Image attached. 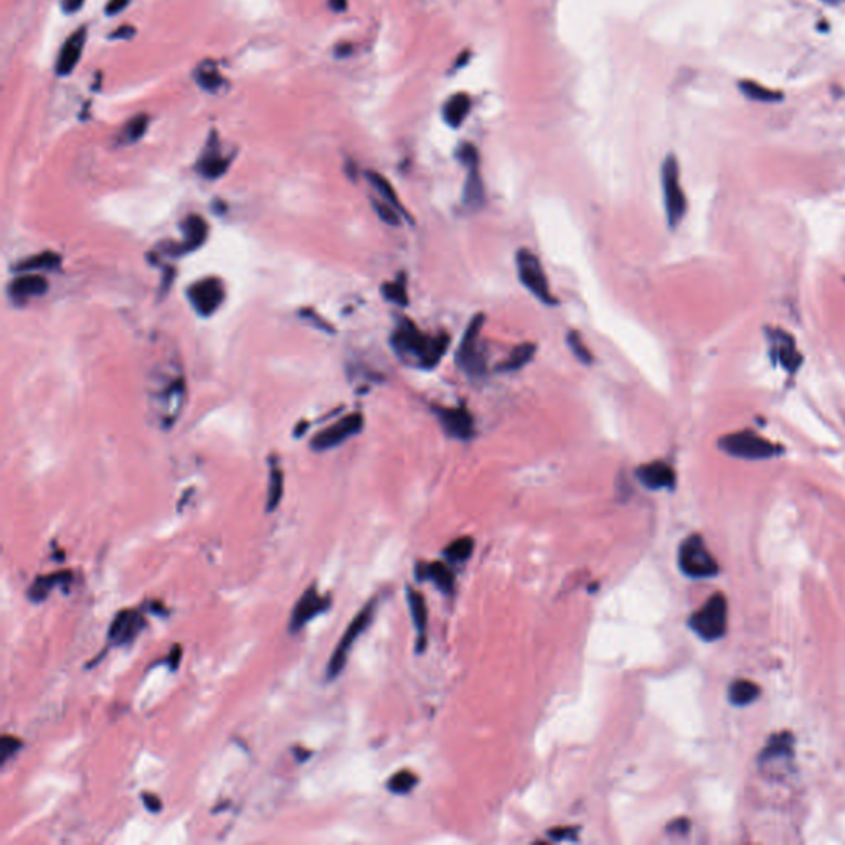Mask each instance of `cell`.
<instances>
[{"instance_id":"obj_34","label":"cell","mask_w":845,"mask_h":845,"mask_svg":"<svg viewBox=\"0 0 845 845\" xmlns=\"http://www.w3.org/2000/svg\"><path fill=\"white\" fill-rule=\"evenodd\" d=\"M382 294L385 295V299L390 300V303L400 305V308H405V305L408 304V286H406L405 274H400V276L392 283H385L382 288Z\"/></svg>"},{"instance_id":"obj_27","label":"cell","mask_w":845,"mask_h":845,"mask_svg":"<svg viewBox=\"0 0 845 845\" xmlns=\"http://www.w3.org/2000/svg\"><path fill=\"white\" fill-rule=\"evenodd\" d=\"M537 352V347L535 343H530V342H525V343H520V345H517L509 357L505 358V360L500 362V365L497 367L499 372H517V370L524 368L528 362L532 360L533 355H535Z\"/></svg>"},{"instance_id":"obj_45","label":"cell","mask_w":845,"mask_h":845,"mask_svg":"<svg viewBox=\"0 0 845 845\" xmlns=\"http://www.w3.org/2000/svg\"><path fill=\"white\" fill-rule=\"evenodd\" d=\"M303 317H305V319L310 320V322H314V325L319 327L320 330H324V332H334V329H332V325H329V322H325L324 319H322V317L315 315L314 313H310V310H304Z\"/></svg>"},{"instance_id":"obj_37","label":"cell","mask_w":845,"mask_h":845,"mask_svg":"<svg viewBox=\"0 0 845 845\" xmlns=\"http://www.w3.org/2000/svg\"><path fill=\"white\" fill-rule=\"evenodd\" d=\"M567 343L570 347V350L575 357L578 358V360L583 363V365H591L593 363V355H591L590 348L585 345L583 339H581L580 332L577 330H570L568 332V337H567Z\"/></svg>"},{"instance_id":"obj_8","label":"cell","mask_w":845,"mask_h":845,"mask_svg":"<svg viewBox=\"0 0 845 845\" xmlns=\"http://www.w3.org/2000/svg\"><path fill=\"white\" fill-rule=\"evenodd\" d=\"M517 271H519V279L530 293L548 305L557 304L558 300L550 290V284L543 271V266L535 253L522 248L517 251Z\"/></svg>"},{"instance_id":"obj_51","label":"cell","mask_w":845,"mask_h":845,"mask_svg":"<svg viewBox=\"0 0 845 845\" xmlns=\"http://www.w3.org/2000/svg\"><path fill=\"white\" fill-rule=\"evenodd\" d=\"M329 5L334 12H343L347 9V0H329Z\"/></svg>"},{"instance_id":"obj_31","label":"cell","mask_w":845,"mask_h":845,"mask_svg":"<svg viewBox=\"0 0 845 845\" xmlns=\"http://www.w3.org/2000/svg\"><path fill=\"white\" fill-rule=\"evenodd\" d=\"M759 697V687L757 684H753L752 680H744V679H739L735 680L730 685V690H728V699L733 705H748L754 702Z\"/></svg>"},{"instance_id":"obj_35","label":"cell","mask_w":845,"mask_h":845,"mask_svg":"<svg viewBox=\"0 0 845 845\" xmlns=\"http://www.w3.org/2000/svg\"><path fill=\"white\" fill-rule=\"evenodd\" d=\"M416 784H418V778H416L411 771L401 769L388 779L387 788L388 791H392L393 794H408Z\"/></svg>"},{"instance_id":"obj_25","label":"cell","mask_w":845,"mask_h":845,"mask_svg":"<svg viewBox=\"0 0 845 845\" xmlns=\"http://www.w3.org/2000/svg\"><path fill=\"white\" fill-rule=\"evenodd\" d=\"M462 198L464 205L469 208H479L484 203V183L479 173V166L469 167Z\"/></svg>"},{"instance_id":"obj_21","label":"cell","mask_w":845,"mask_h":845,"mask_svg":"<svg viewBox=\"0 0 845 845\" xmlns=\"http://www.w3.org/2000/svg\"><path fill=\"white\" fill-rule=\"evenodd\" d=\"M73 583V573L71 572H56V573H50V575H44V577H36L34 583L30 585V588L26 590V596H29V599L31 603H41V601H45L49 598L51 590L56 588V586H70Z\"/></svg>"},{"instance_id":"obj_16","label":"cell","mask_w":845,"mask_h":845,"mask_svg":"<svg viewBox=\"0 0 845 845\" xmlns=\"http://www.w3.org/2000/svg\"><path fill=\"white\" fill-rule=\"evenodd\" d=\"M208 236V223L200 215H190L183 221V240L173 248V255H187L200 248Z\"/></svg>"},{"instance_id":"obj_17","label":"cell","mask_w":845,"mask_h":845,"mask_svg":"<svg viewBox=\"0 0 845 845\" xmlns=\"http://www.w3.org/2000/svg\"><path fill=\"white\" fill-rule=\"evenodd\" d=\"M228 166L230 158L220 154L218 139H216V134L213 131L210 134L207 149H205L203 156L200 157V161L197 163V171L200 172V176L205 178H218L228 171Z\"/></svg>"},{"instance_id":"obj_44","label":"cell","mask_w":845,"mask_h":845,"mask_svg":"<svg viewBox=\"0 0 845 845\" xmlns=\"http://www.w3.org/2000/svg\"><path fill=\"white\" fill-rule=\"evenodd\" d=\"M182 654H183V651H182V647L178 646V644H176V646H173L171 649V654H168V657L166 659V662L168 664V669H171L172 672H176V670L178 669V664H181Z\"/></svg>"},{"instance_id":"obj_43","label":"cell","mask_w":845,"mask_h":845,"mask_svg":"<svg viewBox=\"0 0 845 845\" xmlns=\"http://www.w3.org/2000/svg\"><path fill=\"white\" fill-rule=\"evenodd\" d=\"M142 802H144L146 809L152 812V814H156V812H161L162 811V801L161 797L152 794V792H142Z\"/></svg>"},{"instance_id":"obj_38","label":"cell","mask_w":845,"mask_h":845,"mask_svg":"<svg viewBox=\"0 0 845 845\" xmlns=\"http://www.w3.org/2000/svg\"><path fill=\"white\" fill-rule=\"evenodd\" d=\"M147 126H149V116H146V114L134 116V118L129 119L128 124L124 126V131H123L124 141L126 142L139 141L141 137L146 134Z\"/></svg>"},{"instance_id":"obj_11","label":"cell","mask_w":845,"mask_h":845,"mask_svg":"<svg viewBox=\"0 0 845 845\" xmlns=\"http://www.w3.org/2000/svg\"><path fill=\"white\" fill-rule=\"evenodd\" d=\"M330 603H332L330 596H327V594L322 596L319 593L317 585L315 583L310 585L294 606L293 614H290V617H289V627H288L289 632L290 634L300 632V629H303V627L308 624L309 621H313L315 616H319V614H322V612H325L327 609H329Z\"/></svg>"},{"instance_id":"obj_28","label":"cell","mask_w":845,"mask_h":845,"mask_svg":"<svg viewBox=\"0 0 845 845\" xmlns=\"http://www.w3.org/2000/svg\"><path fill=\"white\" fill-rule=\"evenodd\" d=\"M792 754V737L788 733H779L769 739L768 747L764 748L761 754L763 763H773V761H783L784 758H791Z\"/></svg>"},{"instance_id":"obj_10","label":"cell","mask_w":845,"mask_h":845,"mask_svg":"<svg viewBox=\"0 0 845 845\" xmlns=\"http://www.w3.org/2000/svg\"><path fill=\"white\" fill-rule=\"evenodd\" d=\"M363 425H365V420H363L362 413H350L343 416V418L334 422V425H330L329 427H325V430H322L319 435H315L313 437L310 446H313L314 451L334 449L337 446H340L342 442H345L347 440L358 435V432L363 430Z\"/></svg>"},{"instance_id":"obj_6","label":"cell","mask_w":845,"mask_h":845,"mask_svg":"<svg viewBox=\"0 0 845 845\" xmlns=\"http://www.w3.org/2000/svg\"><path fill=\"white\" fill-rule=\"evenodd\" d=\"M689 626L705 641H717L727 632V599L722 593L713 594L707 603L694 612Z\"/></svg>"},{"instance_id":"obj_53","label":"cell","mask_w":845,"mask_h":845,"mask_svg":"<svg viewBox=\"0 0 845 845\" xmlns=\"http://www.w3.org/2000/svg\"><path fill=\"white\" fill-rule=\"evenodd\" d=\"M822 2L832 5V4H839V2H841V0H822Z\"/></svg>"},{"instance_id":"obj_24","label":"cell","mask_w":845,"mask_h":845,"mask_svg":"<svg viewBox=\"0 0 845 845\" xmlns=\"http://www.w3.org/2000/svg\"><path fill=\"white\" fill-rule=\"evenodd\" d=\"M469 109H471V99H469L467 94H454V96L449 98L445 104L442 118H445V121L451 128H459V126L464 123V119H466V116L469 114Z\"/></svg>"},{"instance_id":"obj_7","label":"cell","mask_w":845,"mask_h":845,"mask_svg":"<svg viewBox=\"0 0 845 845\" xmlns=\"http://www.w3.org/2000/svg\"><path fill=\"white\" fill-rule=\"evenodd\" d=\"M679 567L690 578H710L718 573V563L700 535H690L679 548Z\"/></svg>"},{"instance_id":"obj_18","label":"cell","mask_w":845,"mask_h":845,"mask_svg":"<svg viewBox=\"0 0 845 845\" xmlns=\"http://www.w3.org/2000/svg\"><path fill=\"white\" fill-rule=\"evenodd\" d=\"M84 44H86V29L76 30L75 34L65 41V45H63L60 50V55L56 58L55 68L58 75H70V73L75 70L76 63L79 61V58H81Z\"/></svg>"},{"instance_id":"obj_20","label":"cell","mask_w":845,"mask_h":845,"mask_svg":"<svg viewBox=\"0 0 845 845\" xmlns=\"http://www.w3.org/2000/svg\"><path fill=\"white\" fill-rule=\"evenodd\" d=\"M771 342H773V352L778 357L779 365L788 372H796L802 362V355L797 352L794 345V339L784 330H774L771 334Z\"/></svg>"},{"instance_id":"obj_29","label":"cell","mask_w":845,"mask_h":845,"mask_svg":"<svg viewBox=\"0 0 845 845\" xmlns=\"http://www.w3.org/2000/svg\"><path fill=\"white\" fill-rule=\"evenodd\" d=\"M367 178H368V182L372 183V187H373L375 190H377V192L380 193V197L383 198V202H387V203L392 205V207H395L396 210H400V211H401V215H403L405 218H408V220H410V215L406 213L405 207H403V205H401L400 198H398V195H396L395 188L392 187V183H390V182L387 181V178H385V177L382 176V173L373 172V171H368V172H367Z\"/></svg>"},{"instance_id":"obj_47","label":"cell","mask_w":845,"mask_h":845,"mask_svg":"<svg viewBox=\"0 0 845 845\" xmlns=\"http://www.w3.org/2000/svg\"><path fill=\"white\" fill-rule=\"evenodd\" d=\"M128 4H129V0H109L104 10L108 15H116V14H119L121 10H124L126 7H128Z\"/></svg>"},{"instance_id":"obj_5","label":"cell","mask_w":845,"mask_h":845,"mask_svg":"<svg viewBox=\"0 0 845 845\" xmlns=\"http://www.w3.org/2000/svg\"><path fill=\"white\" fill-rule=\"evenodd\" d=\"M662 193L664 207L667 215V223L670 228H675L684 220L687 211V198L682 185H680V168L675 156H667L662 163Z\"/></svg>"},{"instance_id":"obj_32","label":"cell","mask_w":845,"mask_h":845,"mask_svg":"<svg viewBox=\"0 0 845 845\" xmlns=\"http://www.w3.org/2000/svg\"><path fill=\"white\" fill-rule=\"evenodd\" d=\"M284 492V474L283 469L278 464H271V472H269V485H268V499H266V512L271 514L281 504Z\"/></svg>"},{"instance_id":"obj_50","label":"cell","mask_w":845,"mask_h":845,"mask_svg":"<svg viewBox=\"0 0 845 845\" xmlns=\"http://www.w3.org/2000/svg\"><path fill=\"white\" fill-rule=\"evenodd\" d=\"M147 609H149L151 612H154V614L163 616V617H166L168 614V611L166 609V606H163L162 603H158V601H154V603H151L149 607H147Z\"/></svg>"},{"instance_id":"obj_12","label":"cell","mask_w":845,"mask_h":845,"mask_svg":"<svg viewBox=\"0 0 845 845\" xmlns=\"http://www.w3.org/2000/svg\"><path fill=\"white\" fill-rule=\"evenodd\" d=\"M146 627V619L139 609H123L114 616L108 629V646H129Z\"/></svg>"},{"instance_id":"obj_33","label":"cell","mask_w":845,"mask_h":845,"mask_svg":"<svg viewBox=\"0 0 845 845\" xmlns=\"http://www.w3.org/2000/svg\"><path fill=\"white\" fill-rule=\"evenodd\" d=\"M195 81L207 91H216L220 86H223V76L220 75L213 61L200 63L195 70Z\"/></svg>"},{"instance_id":"obj_39","label":"cell","mask_w":845,"mask_h":845,"mask_svg":"<svg viewBox=\"0 0 845 845\" xmlns=\"http://www.w3.org/2000/svg\"><path fill=\"white\" fill-rule=\"evenodd\" d=\"M372 205H373V210L377 211V215L380 216V220L383 221V223H387L390 226H400L401 225V211L396 210L392 205L387 203V202H378V200H372Z\"/></svg>"},{"instance_id":"obj_22","label":"cell","mask_w":845,"mask_h":845,"mask_svg":"<svg viewBox=\"0 0 845 845\" xmlns=\"http://www.w3.org/2000/svg\"><path fill=\"white\" fill-rule=\"evenodd\" d=\"M416 575L420 580H430L437 590L442 593L451 594L454 591V577L452 570H449L445 563L441 562H431V563H420L416 568Z\"/></svg>"},{"instance_id":"obj_42","label":"cell","mask_w":845,"mask_h":845,"mask_svg":"<svg viewBox=\"0 0 845 845\" xmlns=\"http://www.w3.org/2000/svg\"><path fill=\"white\" fill-rule=\"evenodd\" d=\"M577 831L578 829H575V827H558V829H552V831H548L547 834L550 836L552 841L560 842V841H572V839L577 837Z\"/></svg>"},{"instance_id":"obj_52","label":"cell","mask_w":845,"mask_h":845,"mask_svg":"<svg viewBox=\"0 0 845 845\" xmlns=\"http://www.w3.org/2000/svg\"><path fill=\"white\" fill-rule=\"evenodd\" d=\"M350 51H352V45L343 44V45L337 46V49H335V55L337 56H347V55H350Z\"/></svg>"},{"instance_id":"obj_19","label":"cell","mask_w":845,"mask_h":845,"mask_svg":"<svg viewBox=\"0 0 845 845\" xmlns=\"http://www.w3.org/2000/svg\"><path fill=\"white\" fill-rule=\"evenodd\" d=\"M49 290V281L45 276L36 273H26L15 278L9 284V295L14 300H25L30 298H40Z\"/></svg>"},{"instance_id":"obj_4","label":"cell","mask_w":845,"mask_h":845,"mask_svg":"<svg viewBox=\"0 0 845 845\" xmlns=\"http://www.w3.org/2000/svg\"><path fill=\"white\" fill-rule=\"evenodd\" d=\"M375 611H377V598L370 599L368 603L362 607L360 612L353 617L350 624H348V627L345 629V632H343V636L339 641V644H337L334 654H332L330 659H329V664H327V669H325L327 680L337 679L340 675L342 670L345 669L348 654H350L353 644H355L357 639L360 637L363 632H365L367 627L372 624Z\"/></svg>"},{"instance_id":"obj_26","label":"cell","mask_w":845,"mask_h":845,"mask_svg":"<svg viewBox=\"0 0 845 845\" xmlns=\"http://www.w3.org/2000/svg\"><path fill=\"white\" fill-rule=\"evenodd\" d=\"M738 88L744 96L758 103H779L784 98V94L781 91L766 88L763 84L753 81V79H743V81L738 83Z\"/></svg>"},{"instance_id":"obj_3","label":"cell","mask_w":845,"mask_h":845,"mask_svg":"<svg viewBox=\"0 0 845 845\" xmlns=\"http://www.w3.org/2000/svg\"><path fill=\"white\" fill-rule=\"evenodd\" d=\"M718 447L733 457L748 459V461L771 459L783 452V447L774 445L773 441L766 440V437L759 436L758 432H754L752 430L737 431L732 432V435L720 437Z\"/></svg>"},{"instance_id":"obj_46","label":"cell","mask_w":845,"mask_h":845,"mask_svg":"<svg viewBox=\"0 0 845 845\" xmlns=\"http://www.w3.org/2000/svg\"><path fill=\"white\" fill-rule=\"evenodd\" d=\"M134 35H136V29H134V26L123 25V26H119V29L116 30V31H113V34H111V39H113V40H119V39L121 40H129L131 36H134Z\"/></svg>"},{"instance_id":"obj_23","label":"cell","mask_w":845,"mask_h":845,"mask_svg":"<svg viewBox=\"0 0 845 845\" xmlns=\"http://www.w3.org/2000/svg\"><path fill=\"white\" fill-rule=\"evenodd\" d=\"M406 593H408V606H410L411 617H413L415 627H416V631H418V644H416V647H418V651L421 652L426 646V626H427L426 601H425V598H422V594L420 593V591H416L413 588L406 590Z\"/></svg>"},{"instance_id":"obj_14","label":"cell","mask_w":845,"mask_h":845,"mask_svg":"<svg viewBox=\"0 0 845 845\" xmlns=\"http://www.w3.org/2000/svg\"><path fill=\"white\" fill-rule=\"evenodd\" d=\"M435 413L446 435L454 440L467 441L474 436V418L464 406H456V408L440 406L435 410Z\"/></svg>"},{"instance_id":"obj_9","label":"cell","mask_w":845,"mask_h":845,"mask_svg":"<svg viewBox=\"0 0 845 845\" xmlns=\"http://www.w3.org/2000/svg\"><path fill=\"white\" fill-rule=\"evenodd\" d=\"M484 320L485 317L482 314L472 317L457 348V365L469 375H482L485 372V352L479 340Z\"/></svg>"},{"instance_id":"obj_48","label":"cell","mask_w":845,"mask_h":845,"mask_svg":"<svg viewBox=\"0 0 845 845\" xmlns=\"http://www.w3.org/2000/svg\"><path fill=\"white\" fill-rule=\"evenodd\" d=\"M84 0H61V9L65 14H75L83 7Z\"/></svg>"},{"instance_id":"obj_2","label":"cell","mask_w":845,"mask_h":845,"mask_svg":"<svg viewBox=\"0 0 845 845\" xmlns=\"http://www.w3.org/2000/svg\"><path fill=\"white\" fill-rule=\"evenodd\" d=\"M185 398V380L181 373L162 375L151 388V408L162 427H172L181 415Z\"/></svg>"},{"instance_id":"obj_30","label":"cell","mask_w":845,"mask_h":845,"mask_svg":"<svg viewBox=\"0 0 845 845\" xmlns=\"http://www.w3.org/2000/svg\"><path fill=\"white\" fill-rule=\"evenodd\" d=\"M60 264L61 256L58 255V253L44 251L40 253V255H35L29 258V260L19 263L17 266H15V271H53V269L60 268Z\"/></svg>"},{"instance_id":"obj_36","label":"cell","mask_w":845,"mask_h":845,"mask_svg":"<svg viewBox=\"0 0 845 845\" xmlns=\"http://www.w3.org/2000/svg\"><path fill=\"white\" fill-rule=\"evenodd\" d=\"M474 550V540L471 537H462V538H457V540H454L452 543H449L445 550V555L447 560H451V562H466V560L471 557V553Z\"/></svg>"},{"instance_id":"obj_1","label":"cell","mask_w":845,"mask_h":845,"mask_svg":"<svg viewBox=\"0 0 845 845\" xmlns=\"http://www.w3.org/2000/svg\"><path fill=\"white\" fill-rule=\"evenodd\" d=\"M392 345L398 355L415 358L422 368H432L441 362L449 347V335L430 337L416 327L410 319H403L392 334Z\"/></svg>"},{"instance_id":"obj_41","label":"cell","mask_w":845,"mask_h":845,"mask_svg":"<svg viewBox=\"0 0 845 845\" xmlns=\"http://www.w3.org/2000/svg\"><path fill=\"white\" fill-rule=\"evenodd\" d=\"M457 158L461 161L467 168L479 166V152L472 144H462L457 151Z\"/></svg>"},{"instance_id":"obj_13","label":"cell","mask_w":845,"mask_h":845,"mask_svg":"<svg viewBox=\"0 0 845 845\" xmlns=\"http://www.w3.org/2000/svg\"><path fill=\"white\" fill-rule=\"evenodd\" d=\"M190 304L200 315L208 317L216 313L225 299V289L220 279L207 278L195 283L187 290Z\"/></svg>"},{"instance_id":"obj_15","label":"cell","mask_w":845,"mask_h":845,"mask_svg":"<svg viewBox=\"0 0 845 845\" xmlns=\"http://www.w3.org/2000/svg\"><path fill=\"white\" fill-rule=\"evenodd\" d=\"M637 479L644 487L651 490L672 489L675 485V472L670 464L664 461H652L637 467Z\"/></svg>"},{"instance_id":"obj_49","label":"cell","mask_w":845,"mask_h":845,"mask_svg":"<svg viewBox=\"0 0 845 845\" xmlns=\"http://www.w3.org/2000/svg\"><path fill=\"white\" fill-rule=\"evenodd\" d=\"M293 753H294V757L298 758V761H299V763L308 761V759L310 758V754H313V753L309 752V749H304V748H299V747L293 748Z\"/></svg>"},{"instance_id":"obj_40","label":"cell","mask_w":845,"mask_h":845,"mask_svg":"<svg viewBox=\"0 0 845 845\" xmlns=\"http://www.w3.org/2000/svg\"><path fill=\"white\" fill-rule=\"evenodd\" d=\"M24 748V742L17 737L4 735L0 738V764H5L9 759H12L20 749Z\"/></svg>"}]
</instances>
